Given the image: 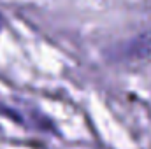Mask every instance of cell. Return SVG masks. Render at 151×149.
<instances>
[{"label":"cell","mask_w":151,"mask_h":149,"mask_svg":"<svg viewBox=\"0 0 151 149\" xmlns=\"http://www.w3.org/2000/svg\"><path fill=\"white\" fill-rule=\"evenodd\" d=\"M123 58L127 60H144L151 56V34H142L137 39L130 40L121 49Z\"/></svg>","instance_id":"1"},{"label":"cell","mask_w":151,"mask_h":149,"mask_svg":"<svg viewBox=\"0 0 151 149\" xmlns=\"http://www.w3.org/2000/svg\"><path fill=\"white\" fill-rule=\"evenodd\" d=\"M0 114L2 116H7V117H12V119H16L18 123H23V117L19 116V114H16V112H12L4 102H0Z\"/></svg>","instance_id":"2"}]
</instances>
